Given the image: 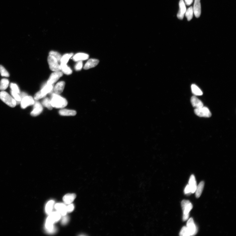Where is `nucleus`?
<instances>
[{
	"label": "nucleus",
	"mask_w": 236,
	"mask_h": 236,
	"mask_svg": "<svg viewBox=\"0 0 236 236\" xmlns=\"http://www.w3.org/2000/svg\"><path fill=\"white\" fill-rule=\"evenodd\" d=\"M50 100L52 107L54 108L63 109L68 104L67 100L65 98L56 93L52 94Z\"/></svg>",
	"instance_id": "obj_1"
},
{
	"label": "nucleus",
	"mask_w": 236,
	"mask_h": 236,
	"mask_svg": "<svg viewBox=\"0 0 236 236\" xmlns=\"http://www.w3.org/2000/svg\"><path fill=\"white\" fill-rule=\"evenodd\" d=\"M0 99L11 107H15L17 104L16 101L14 98L4 91H2L0 92Z\"/></svg>",
	"instance_id": "obj_2"
},
{
	"label": "nucleus",
	"mask_w": 236,
	"mask_h": 236,
	"mask_svg": "<svg viewBox=\"0 0 236 236\" xmlns=\"http://www.w3.org/2000/svg\"><path fill=\"white\" fill-rule=\"evenodd\" d=\"M181 206L183 212V220L185 221L188 219L190 212L192 209L193 206L189 200H186L182 201Z\"/></svg>",
	"instance_id": "obj_3"
},
{
	"label": "nucleus",
	"mask_w": 236,
	"mask_h": 236,
	"mask_svg": "<svg viewBox=\"0 0 236 236\" xmlns=\"http://www.w3.org/2000/svg\"><path fill=\"white\" fill-rule=\"evenodd\" d=\"M194 112L197 116L200 117L210 118L212 116V114L207 107H204L195 109Z\"/></svg>",
	"instance_id": "obj_4"
},
{
	"label": "nucleus",
	"mask_w": 236,
	"mask_h": 236,
	"mask_svg": "<svg viewBox=\"0 0 236 236\" xmlns=\"http://www.w3.org/2000/svg\"><path fill=\"white\" fill-rule=\"evenodd\" d=\"M48 62L51 70L54 72L59 71L61 70L60 65H59L58 61L54 57L49 55L48 58Z\"/></svg>",
	"instance_id": "obj_5"
},
{
	"label": "nucleus",
	"mask_w": 236,
	"mask_h": 236,
	"mask_svg": "<svg viewBox=\"0 0 236 236\" xmlns=\"http://www.w3.org/2000/svg\"><path fill=\"white\" fill-rule=\"evenodd\" d=\"M35 103V100L32 97L27 95L22 98L20 103L22 108L25 109L29 106L34 105Z\"/></svg>",
	"instance_id": "obj_6"
},
{
	"label": "nucleus",
	"mask_w": 236,
	"mask_h": 236,
	"mask_svg": "<svg viewBox=\"0 0 236 236\" xmlns=\"http://www.w3.org/2000/svg\"><path fill=\"white\" fill-rule=\"evenodd\" d=\"M186 227L189 231L190 236L194 235L196 234L198 232V228L195 224L192 218H191L188 221Z\"/></svg>",
	"instance_id": "obj_7"
},
{
	"label": "nucleus",
	"mask_w": 236,
	"mask_h": 236,
	"mask_svg": "<svg viewBox=\"0 0 236 236\" xmlns=\"http://www.w3.org/2000/svg\"><path fill=\"white\" fill-rule=\"evenodd\" d=\"M63 73L60 71L52 73L48 80L47 83L52 85L56 83L63 76Z\"/></svg>",
	"instance_id": "obj_8"
},
{
	"label": "nucleus",
	"mask_w": 236,
	"mask_h": 236,
	"mask_svg": "<svg viewBox=\"0 0 236 236\" xmlns=\"http://www.w3.org/2000/svg\"><path fill=\"white\" fill-rule=\"evenodd\" d=\"M34 105L33 109L31 113V115L33 116L39 115L43 110L42 104L38 102H36Z\"/></svg>",
	"instance_id": "obj_9"
},
{
	"label": "nucleus",
	"mask_w": 236,
	"mask_h": 236,
	"mask_svg": "<svg viewBox=\"0 0 236 236\" xmlns=\"http://www.w3.org/2000/svg\"><path fill=\"white\" fill-rule=\"evenodd\" d=\"M179 7L180 9L177 14V17L179 19L182 20L186 11V7L183 0H180Z\"/></svg>",
	"instance_id": "obj_10"
},
{
	"label": "nucleus",
	"mask_w": 236,
	"mask_h": 236,
	"mask_svg": "<svg viewBox=\"0 0 236 236\" xmlns=\"http://www.w3.org/2000/svg\"><path fill=\"white\" fill-rule=\"evenodd\" d=\"M54 207L57 212H59L61 215L64 216L67 214V206L65 204L63 203H57L55 205Z\"/></svg>",
	"instance_id": "obj_11"
},
{
	"label": "nucleus",
	"mask_w": 236,
	"mask_h": 236,
	"mask_svg": "<svg viewBox=\"0 0 236 236\" xmlns=\"http://www.w3.org/2000/svg\"><path fill=\"white\" fill-rule=\"evenodd\" d=\"M200 0H195L194 4L193 11L194 14L196 18L200 17L201 14V6Z\"/></svg>",
	"instance_id": "obj_12"
},
{
	"label": "nucleus",
	"mask_w": 236,
	"mask_h": 236,
	"mask_svg": "<svg viewBox=\"0 0 236 236\" xmlns=\"http://www.w3.org/2000/svg\"><path fill=\"white\" fill-rule=\"evenodd\" d=\"M99 63V60L95 59H90L87 61L85 65L84 69L85 70H88L91 68L95 67Z\"/></svg>",
	"instance_id": "obj_13"
},
{
	"label": "nucleus",
	"mask_w": 236,
	"mask_h": 236,
	"mask_svg": "<svg viewBox=\"0 0 236 236\" xmlns=\"http://www.w3.org/2000/svg\"><path fill=\"white\" fill-rule=\"evenodd\" d=\"M191 101L192 106L195 109L199 108L204 106L202 102L195 96L192 97Z\"/></svg>",
	"instance_id": "obj_14"
},
{
	"label": "nucleus",
	"mask_w": 236,
	"mask_h": 236,
	"mask_svg": "<svg viewBox=\"0 0 236 236\" xmlns=\"http://www.w3.org/2000/svg\"><path fill=\"white\" fill-rule=\"evenodd\" d=\"M60 115L64 116H73L77 114V112L74 110L62 109L59 111Z\"/></svg>",
	"instance_id": "obj_15"
},
{
	"label": "nucleus",
	"mask_w": 236,
	"mask_h": 236,
	"mask_svg": "<svg viewBox=\"0 0 236 236\" xmlns=\"http://www.w3.org/2000/svg\"><path fill=\"white\" fill-rule=\"evenodd\" d=\"M188 184L191 189V193H194L196 191L197 186L196 178L194 175H192L190 176Z\"/></svg>",
	"instance_id": "obj_16"
},
{
	"label": "nucleus",
	"mask_w": 236,
	"mask_h": 236,
	"mask_svg": "<svg viewBox=\"0 0 236 236\" xmlns=\"http://www.w3.org/2000/svg\"><path fill=\"white\" fill-rule=\"evenodd\" d=\"M65 82L63 81H61L58 82L54 89V93L60 94L63 92L65 86Z\"/></svg>",
	"instance_id": "obj_17"
},
{
	"label": "nucleus",
	"mask_w": 236,
	"mask_h": 236,
	"mask_svg": "<svg viewBox=\"0 0 236 236\" xmlns=\"http://www.w3.org/2000/svg\"><path fill=\"white\" fill-rule=\"evenodd\" d=\"M76 196L75 194H69L65 195L63 197V201L66 204L69 205L72 203L76 198Z\"/></svg>",
	"instance_id": "obj_18"
},
{
	"label": "nucleus",
	"mask_w": 236,
	"mask_h": 236,
	"mask_svg": "<svg viewBox=\"0 0 236 236\" xmlns=\"http://www.w3.org/2000/svg\"><path fill=\"white\" fill-rule=\"evenodd\" d=\"M89 58V55L83 53H78L73 57V60L75 61H78L87 60Z\"/></svg>",
	"instance_id": "obj_19"
},
{
	"label": "nucleus",
	"mask_w": 236,
	"mask_h": 236,
	"mask_svg": "<svg viewBox=\"0 0 236 236\" xmlns=\"http://www.w3.org/2000/svg\"><path fill=\"white\" fill-rule=\"evenodd\" d=\"M53 89V86L52 84H47L45 85L40 91L43 94L46 96L47 94L50 93L51 92Z\"/></svg>",
	"instance_id": "obj_20"
},
{
	"label": "nucleus",
	"mask_w": 236,
	"mask_h": 236,
	"mask_svg": "<svg viewBox=\"0 0 236 236\" xmlns=\"http://www.w3.org/2000/svg\"><path fill=\"white\" fill-rule=\"evenodd\" d=\"M204 182L203 181H202L199 183L198 186H197L196 191L195 192L197 198H199L200 196L204 189Z\"/></svg>",
	"instance_id": "obj_21"
},
{
	"label": "nucleus",
	"mask_w": 236,
	"mask_h": 236,
	"mask_svg": "<svg viewBox=\"0 0 236 236\" xmlns=\"http://www.w3.org/2000/svg\"><path fill=\"white\" fill-rule=\"evenodd\" d=\"M60 67L61 70L64 74L67 75H70L72 74V69L67 65V64L61 63Z\"/></svg>",
	"instance_id": "obj_22"
},
{
	"label": "nucleus",
	"mask_w": 236,
	"mask_h": 236,
	"mask_svg": "<svg viewBox=\"0 0 236 236\" xmlns=\"http://www.w3.org/2000/svg\"><path fill=\"white\" fill-rule=\"evenodd\" d=\"M192 93L196 96H200L203 95V92L200 88L195 84H192L191 86Z\"/></svg>",
	"instance_id": "obj_23"
},
{
	"label": "nucleus",
	"mask_w": 236,
	"mask_h": 236,
	"mask_svg": "<svg viewBox=\"0 0 236 236\" xmlns=\"http://www.w3.org/2000/svg\"><path fill=\"white\" fill-rule=\"evenodd\" d=\"M9 80L6 79H3L1 80L0 82V90L4 91L8 88L9 86Z\"/></svg>",
	"instance_id": "obj_24"
},
{
	"label": "nucleus",
	"mask_w": 236,
	"mask_h": 236,
	"mask_svg": "<svg viewBox=\"0 0 236 236\" xmlns=\"http://www.w3.org/2000/svg\"><path fill=\"white\" fill-rule=\"evenodd\" d=\"M54 202L53 200H50L48 202L45 207V211L48 214H51L53 209Z\"/></svg>",
	"instance_id": "obj_25"
},
{
	"label": "nucleus",
	"mask_w": 236,
	"mask_h": 236,
	"mask_svg": "<svg viewBox=\"0 0 236 236\" xmlns=\"http://www.w3.org/2000/svg\"><path fill=\"white\" fill-rule=\"evenodd\" d=\"M42 104L43 106L49 110H52L53 108L51 104V100L48 98H44L42 101Z\"/></svg>",
	"instance_id": "obj_26"
},
{
	"label": "nucleus",
	"mask_w": 236,
	"mask_h": 236,
	"mask_svg": "<svg viewBox=\"0 0 236 236\" xmlns=\"http://www.w3.org/2000/svg\"><path fill=\"white\" fill-rule=\"evenodd\" d=\"M193 9L192 6L190 7L186 11L185 13V16L187 18L188 21L191 20L193 16Z\"/></svg>",
	"instance_id": "obj_27"
},
{
	"label": "nucleus",
	"mask_w": 236,
	"mask_h": 236,
	"mask_svg": "<svg viewBox=\"0 0 236 236\" xmlns=\"http://www.w3.org/2000/svg\"><path fill=\"white\" fill-rule=\"evenodd\" d=\"M73 54H66L61 56L60 63H61L67 64L69 59L73 56Z\"/></svg>",
	"instance_id": "obj_28"
},
{
	"label": "nucleus",
	"mask_w": 236,
	"mask_h": 236,
	"mask_svg": "<svg viewBox=\"0 0 236 236\" xmlns=\"http://www.w3.org/2000/svg\"><path fill=\"white\" fill-rule=\"evenodd\" d=\"M49 215L54 223L58 221L61 219V215L58 212H52Z\"/></svg>",
	"instance_id": "obj_29"
},
{
	"label": "nucleus",
	"mask_w": 236,
	"mask_h": 236,
	"mask_svg": "<svg viewBox=\"0 0 236 236\" xmlns=\"http://www.w3.org/2000/svg\"><path fill=\"white\" fill-rule=\"evenodd\" d=\"M11 93L12 97L16 101L17 104H20L22 100V98L19 94L12 90L11 91Z\"/></svg>",
	"instance_id": "obj_30"
},
{
	"label": "nucleus",
	"mask_w": 236,
	"mask_h": 236,
	"mask_svg": "<svg viewBox=\"0 0 236 236\" xmlns=\"http://www.w3.org/2000/svg\"><path fill=\"white\" fill-rule=\"evenodd\" d=\"M49 55L53 56L56 59L58 63H60L62 56L59 52L56 51H51L49 52Z\"/></svg>",
	"instance_id": "obj_31"
},
{
	"label": "nucleus",
	"mask_w": 236,
	"mask_h": 236,
	"mask_svg": "<svg viewBox=\"0 0 236 236\" xmlns=\"http://www.w3.org/2000/svg\"><path fill=\"white\" fill-rule=\"evenodd\" d=\"M0 74L2 77H8L10 76V75L7 71L1 65H0Z\"/></svg>",
	"instance_id": "obj_32"
},
{
	"label": "nucleus",
	"mask_w": 236,
	"mask_h": 236,
	"mask_svg": "<svg viewBox=\"0 0 236 236\" xmlns=\"http://www.w3.org/2000/svg\"><path fill=\"white\" fill-rule=\"evenodd\" d=\"M180 236H190L189 231L186 226L183 227L182 228L180 233Z\"/></svg>",
	"instance_id": "obj_33"
},
{
	"label": "nucleus",
	"mask_w": 236,
	"mask_h": 236,
	"mask_svg": "<svg viewBox=\"0 0 236 236\" xmlns=\"http://www.w3.org/2000/svg\"><path fill=\"white\" fill-rule=\"evenodd\" d=\"M46 96V95L43 94L40 90L36 94L35 96H34V99L36 100H37L42 99V98H45Z\"/></svg>",
	"instance_id": "obj_34"
},
{
	"label": "nucleus",
	"mask_w": 236,
	"mask_h": 236,
	"mask_svg": "<svg viewBox=\"0 0 236 236\" xmlns=\"http://www.w3.org/2000/svg\"><path fill=\"white\" fill-rule=\"evenodd\" d=\"M10 88L11 90L15 91L18 93H20V91L19 87L17 84L14 83H11L10 85Z\"/></svg>",
	"instance_id": "obj_35"
},
{
	"label": "nucleus",
	"mask_w": 236,
	"mask_h": 236,
	"mask_svg": "<svg viewBox=\"0 0 236 236\" xmlns=\"http://www.w3.org/2000/svg\"><path fill=\"white\" fill-rule=\"evenodd\" d=\"M63 216L61 219V224H62L63 225H65L68 223L69 221V218L66 215Z\"/></svg>",
	"instance_id": "obj_36"
},
{
	"label": "nucleus",
	"mask_w": 236,
	"mask_h": 236,
	"mask_svg": "<svg viewBox=\"0 0 236 236\" xmlns=\"http://www.w3.org/2000/svg\"><path fill=\"white\" fill-rule=\"evenodd\" d=\"M77 62V63L75 66V69L77 71H79L81 70L83 67V63L82 61Z\"/></svg>",
	"instance_id": "obj_37"
},
{
	"label": "nucleus",
	"mask_w": 236,
	"mask_h": 236,
	"mask_svg": "<svg viewBox=\"0 0 236 236\" xmlns=\"http://www.w3.org/2000/svg\"><path fill=\"white\" fill-rule=\"evenodd\" d=\"M66 208H67V212H71L74 209V206L73 204L71 203L67 206Z\"/></svg>",
	"instance_id": "obj_38"
},
{
	"label": "nucleus",
	"mask_w": 236,
	"mask_h": 236,
	"mask_svg": "<svg viewBox=\"0 0 236 236\" xmlns=\"http://www.w3.org/2000/svg\"><path fill=\"white\" fill-rule=\"evenodd\" d=\"M184 193L186 194H190L191 193V189L189 184H188L184 190Z\"/></svg>",
	"instance_id": "obj_39"
},
{
	"label": "nucleus",
	"mask_w": 236,
	"mask_h": 236,
	"mask_svg": "<svg viewBox=\"0 0 236 236\" xmlns=\"http://www.w3.org/2000/svg\"><path fill=\"white\" fill-rule=\"evenodd\" d=\"M194 0H184L185 4L188 6L190 5L193 3Z\"/></svg>",
	"instance_id": "obj_40"
}]
</instances>
